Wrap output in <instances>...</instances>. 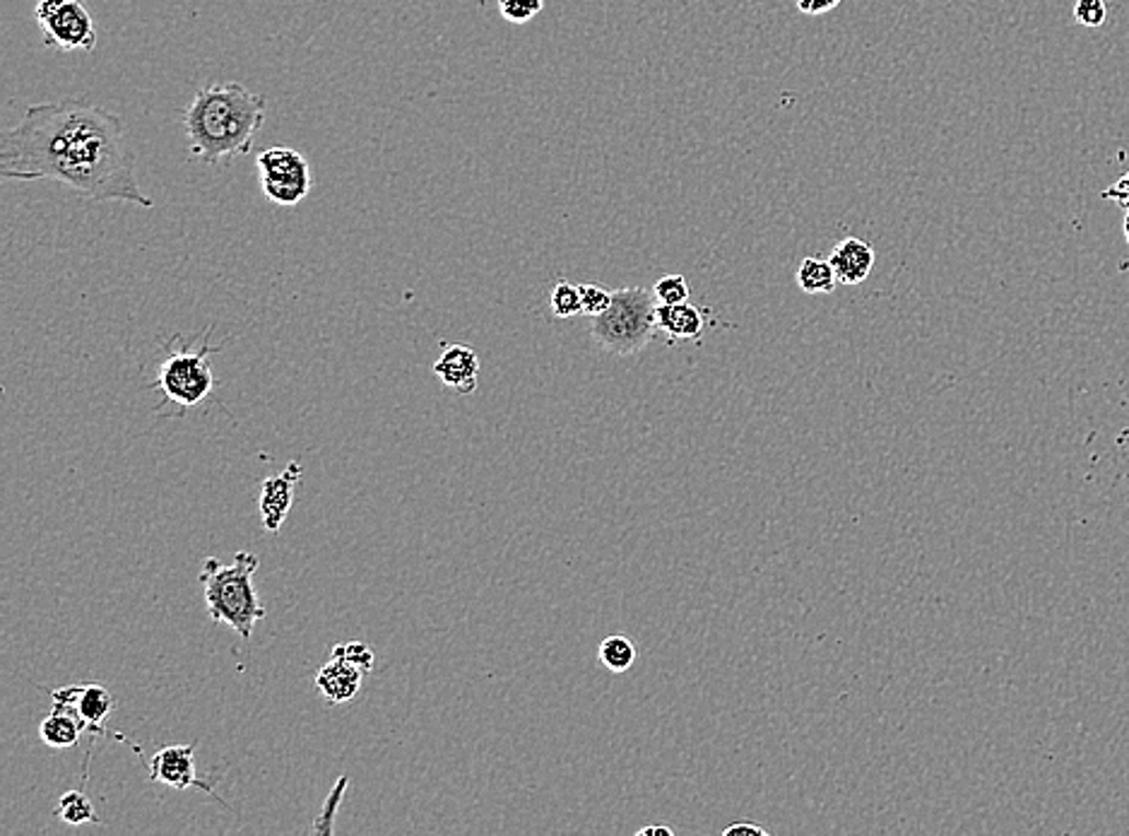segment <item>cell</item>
<instances>
[{
    "instance_id": "cell-1",
    "label": "cell",
    "mask_w": 1129,
    "mask_h": 836,
    "mask_svg": "<svg viewBox=\"0 0 1129 836\" xmlns=\"http://www.w3.org/2000/svg\"><path fill=\"white\" fill-rule=\"evenodd\" d=\"M0 176L51 179L88 201L154 208L138 184L120 118L82 100L34 104L0 133Z\"/></svg>"
},
{
    "instance_id": "cell-22",
    "label": "cell",
    "mask_w": 1129,
    "mask_h": 836,
    "mask_svg": "<svg viewBox=\"0 0 1129 836\" xmlns=\"http://www.w3.org/2000/svg\"><path fill=\"white\" fill-rule=\"evenodd\" d=\"M580 305L583 313L588 317H600L612 305V293L598 285H580Z\"/></svg>"
},
{
    "instance_id": "cell-9",
    "label": "cell",
    "mask_w": 1129,
    "mask_h": 836,
    "mask_svg": "<svg viewBox=\"0 0 1129 836\" xmlns=\"http://www.w3.org/2000/svg\"><path fill=\"white\" fill-rule=\"evenodd\" d=\"M193 755H196V743L169 745V747L160 749V753L150 759V779L154 783L169 786V789H176V791H186L196 786V789L210 793L215 801L222 803V798L212 791V786L198 779L196 759H193Z\"/></svg>"
},
{
    "instance_id": "cell-18",
    "label": "cell",
    "mask_w": 1129,
    "mask_h": 836,
    "mask_svg": "<svg viewBox=\"0 0 1129 836\" xmlns=\"http://www.w3.org/2000/svg\"><path fill=\"white\" fill-rule=\"evenodd\" d=\"M56 817H60L66 825H72V827L88 825V822H96L94 805L82 791L64 793V798H60L58 808H56Z\"/></svg>"
},
{
    "instance_id": "cell-7",
    "label": "cell",
    "mask_w": 1129,
    "mask_h": 836,
    "mask_svg": "<svg viewBox=\"0 0 1129 836\" xmlns=\"http://www.w3.org/2000/svg\"><path fill=\"white\" fill-rule=\"evenodd\" d=\"M34 18L44 44L58 51H94L96 27L82 0H36Z\"/></svg>"
},
{
    "instance_id": "cell-10",
    "label": "cell",
    "mask_w": 1129,
    "mask_h": 836,
    "mask_svg": "<svg viewBox=\"0 0 1129 836\" xmlns=\"http://www.w3.org/2000/svg\"><path fill=\"white\" fill-rule=\"evenodd\" d=\"M299 478H301V466L297 463V460H291V463L285 468V472H280V476H273L263 482L258 508H261L263 528L268 532H277L283 528L285 518L291 508V502H295V488H297Z\"/></svg>"
},
{
    "instance_id": "cell-2",
    "label": "cell",
    "mask_w": 1129,
    "mask_h": 836,
    "mask_svg": "<svg viewBox=\"0 0 1129 836\" xmlns=\"http://www.w3.org/2000/svg\"><path fill=\"white\" fill-rule=\"evenodd\" d=\"M268 102L241 82L205 84L184 114L188 152L196 162L220 164L253 150Z\"/></svg>"
},
{
    "instance_id": "cell-11",
    "label": "cell",
    "mask_w": 1129,
    "mask_h": 836,
    "mask_svg": "<svg viewBox=\"0 0 1129 836\" xmlns=\"http://www.w3.org/2000/svg\"><path fill=\"white\" fill-rule=\"evenodd\" d=\"M434 374L443 381V386L463 396L475 393L480 379V357L468 345L446 347L441 357L436 359Z\"/></svg>"
},
{
    "instance_id": "cell-14",
    "label": "cell",
    "mask_w": 1129,
    "mask_h": 836,
    "mask_svg": "<svg viewBox=\"0 0 1129 836\" xmlns=\"http://www.w3.org/2000/svg\"><path fill=\"white\" fill-rule=\"evenodd\" d=\"M658 329L670 337L694 341V337L701 335L703 317L696 307L689 305V301H682V305H670V307L658 305Z\"/></svg>"
},
{
    "instance_id": "cell-28",
    "label": "cell",
    "mask_w": 1129,
    "mask_h": 836,
    "mask_svg": "<svg viewBox=\"0 0 1129 836\" xmlns=\"http://www.w3.org/2000/svg\"><path fill=\"white\" fill-rule=\"evenodd\" d=\"M725 836H742V834H749V836H767L769 832L759 827V825H749V822H742V825H730L725 832Z\"/></svg>"
},
{
    "instance_id": "cell-20",
    "label": "cell",
    "mask_w": 1129,
    "mask_h": 836,
    "mask_svg": "<svg viewBox=\"0 0 1129 836\" xmlns=\"http://www.w3.org/2000/svg\"><path fill=\"white\" fill-rule=\"evenodd\" d=\"M653 295L660 307L682 305V301H689V285L682 275H665L653 285Z\"/></svg>"
},
{
    "instance_id": "cell-3",
    "label": "cell",
    "mask_w": 1129,
    "mask_h": 836,
    "mask_svg": "<svg viewBox=\"0 0 1129 836\" xmlns=\"http://www.w3.org/2000/svg\"><path fill=\"white\" fill-rule=\"evenodd\" d=\"M258 569V557L249 550H239L232 564H222L217 557L205 560L200 584L208 603V615L215 625H227L251 641L253 627L265 620V608L253 586V574Z\"/></svg>"
},
{
    "instance_id": "cell-25",
    "label": "cell",
    "mask_w": 1129,
    "mask_h": 836,
    "mask_svg": "<svg viewBox=\"0 0 1129 836\" xmlns=\"http://www.w3.org/2000/svg\"><path fill=\"white\" fill-rule=\"evenodd\" d=\"M333 653H339V656L347 659L349 663H355L357 668H361L364 673H371L373 668V651L364 644V641H349V644H335L333 646Z\"/></svg>"
},
{
    "instance_id": "cell-21",
    "label": "cell",
    "mask_w": 1129,
    "mask_h": 836,
    "mask_svg": "<svg viewBox=\"0 0 1129 836\" xmlns=\"http://www.w3.org/2000/svg\"><path fill=\"white\" fill-rule=\"evenodd\" d=\"M544 10V0H499V12L506 22L526 24Z\"/></svg>"
},
{
    "instance_id": "cell-27",
    "label": "cell",
    "mask_w": 1129,
    "mask_h": 836,
    "mask_svg": "<svg viewBox=\"0 0 1129 836\" xmlns=\"http://www.w3.org/2000/svg\"><path fill=\"white\" fill-rule=\"evenodd\" d=\"M841 3L843 0H797V8L799 12H805V15H823V12H831Z\"/></svg>"
},
{
    "instance_id": "cell-5",
    "label": "cell",
    "mask_w": 1129,
    "mask_h": 836,
    "mask_svg": "<svg viewBox=\"0 0 1129 836\" xmlns=\"http://www.w3.org/2000/svg\"><path fill=\"white\" fill-rule=\"evenodd\" d=\"M217 350L220 347H196L181 341V347L172 350V353L164 357L152 386L164 396V401L176 403L181 408H193L203 403L215 386L210 355L217 353Z\"/></svg>"
},
{
    "instance_id": "cell-4",
    "label": "cell",
    "mask_w": 1129,
    "mask_h": 836,
    "mask_svg": "<svg viewBox=\"0 0 1129 836\" xmlns=\"http://www.w3.org/2000/svg\"><path fill=\"white\" fill-rule=\"evenodd\" d=\"M658 331V301L648 287L614 289L612 305L592 317V341L607 353L629 357L646 347Z\"/></svg>"
},
{
    "instance_id": "cell-16",
    "label": "cell",
    "mask_w": 1129,
    "mask_h": 836,
    "mask_svg": "<svg viewBox=\"0 0 1129 836\" xmlns=\"http://www.w3.org/2000/svg\"><path fill=\"white\" fill-rule=\"evenodd\" d=\"M797 285L807 295H831L836 285H839V277L829 259H817L809 256L803 261L797 271Z\"/></svg>"
},
{
    "instance_id": "cell-19",
    "label": "cell",
    "mask_w": 1129,
    "mask_h": 836,
    "mask_svg": "<svg viewBox=\"0 0 1129 836\" xmlns=\"http://www.w3.org/2000/svg\"><path fill=\"white\" fill-rule=\"evenodd\" d=\"M550 305H552V311L556 319H571L576 317V313L583 311V305H580V287H574L571 283H556V287L552 289V297H550Z\"/></svg>"
},
{
    "instance_id": "cell-15",
    "label": "cell",
    "mask_w": 1129,
    "mask_h": 836,
    "mask_svg": "<svg viewBox=\"0 0 1129 836\" xmlns=\"http://www.w3.org/2000/svg\"><path fill=\"white\" fill-rule=\"evenodd\" d=\"M82 723L72 717V713L68 711H60V709H54L48 717L42 721L39 725V735L42 741L54 747V749H68V747H76L80 743V735H82Z\"/></svg>"
},
{
    "instance_id": "cell-30",
    "label": "cell",
    "mask_w": 1129,
    "mask_h": 836,
    "mask_svg": "<svg viewBox=\"0 0 1129 836\" xmlns=\"http://www.w3.org/2000/svg\"><path fill=\"white\" fill-rule=\"evenodd\" d=\"M1122 232H1125V239H1127V244H1129V208H1127L1125 220H1122Z\"/></svg>"
},
{
    "instance_id": "cell-26",
    "label": "cell",
    "mask_w": 1129,
    "mask_h": 836,
    "mask_svg": "<svg viewBox=\"0 0 1129 836\" xmlns=\"http://www.w3.org/2000/svg\"><path fill=\"white\" fill-rule=\"evenodd\" d=\"M1103 198H1108L1113 203H1118L1120 208H1129V172H1125L1118 181L1110 188L1103 191Z\"/></svg>"
},
{
    "instance_id": "cell-8",
    "label": "cell",
    "mask_w": 1129,
    "mask_h": 836,
    "mask_svg": "<svg viewBox=\"0 0 1129 836\" xmlns=\"http://www.w3.org/2000/svg\"><path fill=\"white\" fill-rule=\"evenodd\" d=\"M51 699H54V709L72 713V717L82 723L84 733L102 735V737L114 735L112 731L104 729V721L108 713H112L116 701L104 685H100V683L68 685V687L54 689Z\"/></svg>"
},
{
    "instance_id": "cell-24",
    "label": "cell",
    "mask_w": 1129,
    "mask_h": 836,
    "mask_svg": "<svg viewBox=\"0 0 1129 836\" xmlns=\"http://www.w3.org/2000/svg\"><path fill=\"white\" fill-rule=\"evenodd\" d=\"M347 783H349V779H347V777H339V779H337L335 789L331 791V795H327V801H325V808H323L321 817L315 820L313 832H319V834H333V829H335V827H333V815H335V808L339 805V801H343V793H345V789H347Z\"/></svg>"
},
{
    "instance_id": "cell-23",
    "label": "cell",
    "mask_w": 1129,
    "mask_h": 836,
    "mask_svg": "<svg viewBox=\"0 0 1129 836\" xmlns=\"http://www.w3.org/2000/svg\"><path fill=\"white\" fill-rule=\"evenodd\" d=\"M1108 18V3L1106 0H1076L1074 3V20L1084 27H1101Z\"/></svg>"
},
{
    "instance_id": "cell-17",
    "label": "cell",
    "mask_w": 1129,
    "mask_h": 836,
    "mask_svg": "<svg viewBox=\"0 0 1129 836\" xmlns=\"http://www.w3.org/2000/svg\"><path fill=\"white\" fill-rule=\"evenodd\" d=\"M598 659L610 673H626L636 661V646L631 644V639L622 634H612L602 639Z\"/></svg>"
},
{
    "instance_id": "cell-29",
    "label": "cell",
    "mask_w": 1129,
    "mask_h": 836,
    "mask_svg": "<svg viewBox=\"0 0 1129 836\" xmlns=\"http://www.w3.org/2000/svg\"><path fill=\"white\" fill-rule=\"evenodd\" d=\"M675 832L670 827H663V825H650V827H643L636 832V836H672Z\"/></svg>"
},
{
    "instance_id": "cell-6",
    "label": "cell",
    "mask_w": 1129,
    "mask_h": 836,
    "mask_svg": "<svg viewBox=\"0 0 1129 836\" xmlns=\"http://www.w3.org/2000/svg\"><path fill=\"white\" fill-rule=\"evenodd\" d=\"M263 196L283 208L299 205L313 188L309 160L287 145L263 150L256 160Z\"/></svg>"
},
{
    "instance_id": "cell-13",
    "label": "cell",
    "mask_w": 1129,
    "mask_h": 836,
    "mask_svg": "<svg viewBox=\"0 0 1129 836\" xmlns=\"http://www.w3.org/2000/svg\"><path fill=\"white\" fill-rule=\"evenodd\" d=\"M831 265L841 285L865 283L874 268V249L857 237L843 239L831 253Z\"/></svg>"
},
{
    "instance_id": "cell-12",
    "label": "cell",
    "mask_w": 1129,
    "mask_h": 836,
    "mask_svg": "<svg viewBox=\"0 0 1129 836\" xmlns=\"http://www.w3.org/2000/svg\"><path fill=\"white\" fill-rule=\"evenodd\" d=\"M364 677H367V673L357 668L355 663H349L339 653H331V661L315 675V687L321 689L327 705L335 707L357 697Z\"/></svg>"
}]
</instances>
